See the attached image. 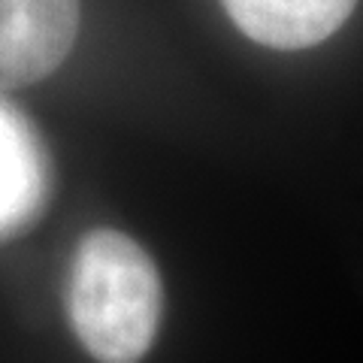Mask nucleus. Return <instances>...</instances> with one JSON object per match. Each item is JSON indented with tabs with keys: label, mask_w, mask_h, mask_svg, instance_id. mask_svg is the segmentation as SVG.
Masks as SVG:
<instances>
[{
	"label": "nucleus",
	"mask_w": 363,
	"mask_h": 363,
	"mask_svg": "<svg viewBox=\"0 0 363 363\" xmlns=\"http://www.w3.org/2000/svg\"><path fill=\"white\" fill-rule=\"evenodd\" d=\"M70 321L100 363H136L161 324V276L149 252L118 230H94L76 248L70 269Z\"/></svg>",
	"instance_id": "1"
},
{
	"label": "nucleus",
	"mask_w": 363,
	"mask_h": 363,
	"mask_svg": "<svg viewBox=\"0 0 363 363\" xmlns=\"http://www.w3.org/2000/svg\"><path fill=\"white\" fill-rule=\"evenodd\" d=\"M79 30V0H0V88L40 82L64 64Z\"/></svg>",
	"instance_id": "2"
},
{
	"label": "nucleus",
	"mask_w": 363,
	"mask_h": 363,
	"mask_svg": "<svg viewBox=\"0 0 363 363\" xmlns=\"http://www.w3.org/2000/svg\"><path fill=\"white\" fill-rule=\"evenodd\" d=\"M49 164L37 130L18 109L0 100V240L13 236L43 212Z\"/></svg>",
	"instance_id": "3"
},
{
	"label": "nucleus",
	"mask_w": 363,
	"mask_h": 363,
	"mask_svg": "<svg viewBox=\"0 0 363 363\" xmlns=\"http://www.w3.org/2000/svg\"><path fill=\"white\" fill-rule=\"evenodd\" d=\"M248 40L294 52L324 43L345 25L357 0H221Z\"/></svg>",
	"instance_id": "4"
}]
</instances>
